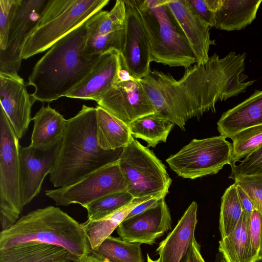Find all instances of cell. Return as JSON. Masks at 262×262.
Masks as SVG:
<instances>
[{
	"mask_svg": "<svg viewBox=\"0 0 262 262\" xmlns=\"http://www.w3.org/2000/svg\"><path fill=\"white\" fill-rule=\"evenodd\" d=\"M246 53L230 52L220 58L214 53L203 64L186 68L176 80L170 74L154 70L140 80L156 113L185 130L188 120L199 119L209 111L215 112L218 101H225L246 92L254 80L245 82Z\"/></svg>",
	"mask_w": 262,
	"mask_h": 262,
	"instance_id": "1",
	"label": "cell"
},
{
	"mask_svg": "<svg viewBox=\"0 0 262 262\" xmlns=\"http://www.w3.org/2000/svg\"><path fill=\"white\" fill-rule=\"evenodd\" d=\"M88 36L86 21L55 43L36 63L28 84L33 99L50 102L66 95L89 73L100 55H83Z\"/></svg>",
	"mask_w": 262,
	"mask_h": 262,
	"instance_id": "2",
	"label": "cell"
},
{
	"mask_svg": "<svg viewBox=\"0 0 262 262\" xmlns=\"http://www.w3.org/2000/svg\"><path fill=\"white\" fill-rule=\"evenodd\" d=\"M122 149L105 150L99 147L96 107L83 105L75 116L67 120L50 181L58 188L74 184L90 173L118 160Z\"/></svg>",
	"mask_w": 262,
	"mask_h": 262,
	"instance_id": "3",
	"label": "cell"
},
{
	"mask_svg": "<svg viewBox=\"0 0 262 262\" xmlns=\"http://www.w3.org/2000/svg\"><path fill=\"white\" fill-rule=\"evenodd\" d=\"M29 243L61 247L81 259L91 251L81 224L50 206L23 215L0 233V250Z\"/></svg>",
	"mask_w": 262,
	"mask_h": 262,
	"instance_id": "4",
	"label": "cell"
},
{
	"mask_svg": "<svg viewBox=\"0 0 262 262\" xmlns=\"http://www.w3.org/2000/svg\"><path fill=\"white\" fill-rule=\"evenodd\" d=\"M147 32L152 61L169 67L196 62L189 42L167 0H135Z\"/></svg>",
	"mask_w": 262,
	"mask_h": 262,
	"instance_id": "5",
	"label": "cell"
},
{
	"mask_svg": "<svg viewBox=\"0 0 262 262\" xmlns=\"http://www.w3.org/2000/svg\"><path fill=\"white\" fill-rule=\"evenodd\" d=\"M109 0H49L37 27L26 41L22 58L49 49L55 43L102 10Z\"/></svg>",
	"mask_w": 262,
	"mask_h": 262,
	"instance_id": "6",
	"label": "cell"
},
{
	"mask_svg": "<svg viewBox=\"0 0 262 262\" xmlns=\"http://www.w3.org/2000/svg\"><path fill=\"white\" fill-rule=\"evenodd\" d=\"M118 161L127 191L135 199L168 193L172 180L165 165L133 136L123 148Z\"/></svg>",
	"mask_w": 262,
	"mask_h": 262,
	"instance_id": "7",
	"label": "cell"
},
{
	"mask_svg": "<svg viewBox=\"0 0 262 262\" xmlns=\"http://www.w3.org/2000/svg\"><path fill=\"white\" fill-rule=\"evenodd\" d=\"M19 139L1 106L0 221L2 230L18 220L23 207L20 196Z\"/></svg>",
	"mask_w": 262,
	"mask_h": 262,
	"instance_id": "8",
	"label": "cell"
},
{
	"mask_svg": "<svg viewBox=\"0 0 262 262\" xmlns=\"http://www.w3.org/2000/svg\"><path fill=\"white\" fill-rule=\"evenodd\" d=\"M232 144L220 135L193 139L166 160L179 176L195 179L217 173L226 164L231 165Z\"/></svg>",
	"mask_w": 262,
	"mask_h": 262,
	"instance_id": "9",
	"label": "cell"
},
{
	"mask_svg": "<svg viewBox=\"0 0 262 262\" xmlns=\"http://www.w3.org/2000/svg\"><path fill=\"white\" fill-rule=\"evenodd\" d=\"M124 191H127V184L117 160L74 184L47 190L45 194L57 206L78 204L84 207L105 195Z\"/></svg>",
	"mask_w": 262,
	"mask_h": 262,
	"instance_id": "10",
	"label": "cell"
},
{
	"mask_svg": "<svg viewBox=\"0 0 262 262\" xmlns=\"http://www.w3.org/2000/svg\"><path fill=\"white\" fill-rule=\"evenodd\" d=\"M49 0H21L9 31L7 47L0 50V72L17 73L25 44L38 26Z\"/></svg>",
	"mask_w": 262,
	"mask_h": 262,
	"instance_id": "11",
	"label": "cell"
},
{
	"mask_svg": "<svg viewBox=\"0 0 262 262\" xmlns=\"http://www.w3.org/2000/svg\"><path fill=\"white\" fill-rule=\"evenodd\" d=\"M125 41L121 54L133 77L140 80L151 71V44L135 0L125 1Z\"/></svg>",
	"mask_w": 262,
	"mask_h": 262,
	"instance_id": "12",
	"label": "cell"
},
{
	"mask_svg": "<svg viewBox=\"0 0 262 262\" xmlns=\"http://www.w3.org/2000/svg\"><path fill=\"white\" fill-rule=\"evenodd\" d=\"M112 115L127 125L155 114V107L140 80L118 82L97 102Z\"/></svg>",
	"mask_w": 262,
	"mask_h": 262,
	"instance_id": "13",
	"label": "cell"
},
{
	"mask_svg": "<svg viewBox=\"0 0 262 262\" xmlns=\"http://www.w3.org/2000/svg\"><path fill=\"white\" fill-rule=\"evenodd\" d=\"M61 142L48 151L20 145V196L23 207L39 194L45 177L54 166Z\"/></svg>",
	"mask_w": 262,
	"mask_h": 262,
	"instance_id": "14",
	"label": "cell"
},
{
	"mask_svg": "<svg viewBox=\"0 0 262 262\" xmlns=\"http://www.w3.org/2000/svg\"><path fill=\"white\" fill-rule=\"evenodd\" d=\"M0 100L15 134L21 139L32 120L31 108L35 101L17 73L0 72Z\"/></svg>",
	"mask_w": 262,
	"mask_h": 262,
	"instance_id": "15",
	"label": "cell"
},
{
	"mask_svg": "<svg viewBox=\"0 0 262 262\" xmlns=\"http://www.w3.org/2000/svg\"><path fill=\"white\" fill-rule=\"evenodd\" d=\"M171 229V218L165 198L146 211L125 219L117 228L120 237L130 243L152 245Z\"/></svg>",
	"mask_w": 262,
	"mask_h": 262,
	"instance_id": "16",
	"label": "cell"
},
{
	"mask_svg": "<svg viewBox=\"0 0 262 262\" xmlns=\"http://www.w3.org/2000/svg\"><path fill=\"white\" fill-rule=\"evenodd\" d=\"M120 54L112 50L101 54L86 76L65 97L97 102L118 82Z\"/></svg>",
	"mask_w": 262,
	"mask_h": 262,
	"instance_id": "17",
	"label": "cell"
},
{
	"mask_svg": "<svg viewBox=\"0 0 262 262\" xmlns=\"http://www.w3.org/2000/svg\"><path fill=\"white\" fill-rule=\"evenodd\" d=\"M167 2L195 56L196 64H205L209 58L210 46L215 45V40L210 39L211 27L196 14L187 0Z\"/></svg>",
	"mask_w": 262,
	"mask_h": 262,
	"instance_id": "18",
	"label": "cell"
},
{
	"mask_svg": "<svg viewBox=\"0 0 262 262\" xmlns=\"http://www.w3.org/2000/svg\"><path fill=\"white\" fill-rule=\"evenodd\" d=\"M197 211V203L193 201L175 228L159 244L156 249L158 262H181L195 239Z\"/></svg>",
	"mask_w": 262,
	"mask_h": 262,
	"instance_id": "19",
	"label": "cell"
},
{
	"mask_svg": "<svg viewBox=\"0 0 262 262\" xmlns=\"http://www.w3.org/2000/svg\"><path fill=\"white\" fill-rule=\"evenodd\" d=\"M220 135L229 138L245 128L262 125V90L224 112L217 123Z\"/></svg>",
	"mask_w": 262,
	"mask_h": 262,
	"instance_id": "20",
	"label": "cell"
},
{
	"mask_svg": "<svg viewBox=\"0 0 262 262\" xmlns=\"http://www.w3.org/2000/svg\"><path fill=\"white\" fill-rule=\"evenodd\" d=\"M34 127L30 146L48 151L53 149L62 140L67 120L49 105H43L32 119Z\"/></svg>",
	"mask_w": 262,
	"mask_h": 262,
	"instance_id": "21",
	"label": "cell"
},
{
	"mask_svg": "<svg viewBox=\"0 0 262 262\" xmlns=\"http://www.w3.org/2000/svg\"><path fill=\"white\" fill-rule=\"evenodd\" d=\"M0 262H81L63 248L29 243L0 250Z\"/></svg>",
	"mask_w": 262,
	"mask_h": 262,
	"instance_id": "22",
	"label": "cell"
},
{
	"mask_svg": "<svg viewBox=\"0 0 262 262\" xmlns=\"http://www.w3.org/2000/svg\"><path fill=\"white\" fill-rule=\"evenodd\" d=\"M262 0H222L214 13L216 28L226 30H240L255 19Z\"/></svg>",
	"mask_w": 262,
	"mask_h": 262,
	"instance_id": "23",
	"label": "cell"
},
{
	"mask_svg": "<svg viewBox=\"0 0 262 262\" xmlns=\"http://www.w3.org/2000/svg\"><path fill=\"white\" fill-rule=\"evenodd\" d=\"M96 109L99 147L105 150H114L126 146L133 136L129 125L99 105Z\"/></svg>",
	"mask_w": 262,
	"mask_h": 262,
	"instance_id": "24",
	"label": "cell"
},
{
	"mask_svg": "<svg viewBox=\"0 0 262 262\" xmlns=\"http://www.w3.org/2000/svg\"><path fill=\"white\" fill-rule=\"evenodd\" d=\"M250 217L243 211L232 232L219 241V252L222 254L225 262H253L250 235Z\"/></svg>",
	"mask_w": 262,
	"mask_h": 262,
	"instance_id": "25",
	"label": "cell"
},
{
	"mask_svg": "<svg viewBox=\"0 0 262 262\" xmlns=\"http://www.w3.org/2000/svg\"><path fill=\"white\" fill-rule=\"evenodd\" d=\"M151 197L135 198L128 204L101 219L88 220L81 224L86 235L91 249L96 251L101 244L111 236L135 207Z\"/></svg>",
	"mask_w": 262,
	"mask_h": 262,
	"instance_id": "26",
	"label": "cell"
},
{
	"mask_svg": "<svg viewBox=\"0 0 262 262\" xmlns=\"http://www.w3.org/2000/svg\"><path fill=\"white\" fill-rule=\"evenodd\" d=\"M174 125L162 115L155 113L136 120L129 126L134 138L144 140L148 147H155L160 142H166Z\"/></svg>",
	"mask_w": 262,
	"mask_h": 262,
	"instance_id": "27",
	"label": "cell"
},
{
	"mask_svg": "<svg viewBox=\"0 0 262 262\" xmlns=\"http://www.w3.org/2000/svg\"><path fill=\"white\" fill-rule=\"evenodd\" d=\"M141 245L111 235L95 252L108 262H144Z\"/></svg>",
	"mask_w": 262,
	"mask_h": 262,
	"instance_id": "28",
	"label": "cell"
},
{
	"mask_svg": "<svg viewBox=\"0 0 262 262\" xmlns=\"http://www.w3.org/2000/svg\"><path fill=\"white\" fill-rule=\"evenodd\" d=\"M125 19V1L117 0L111 11L101 10L86 21L88 35L105 34L124 28Z\"/></svg>",
	"mask_w": 262,
	"mask_h": 262,
	"instance_id": "29",
	"label": "cell"
},
{
	"mask_svg": "<svg viewBox=\"0 0 262 262\" xmlns=\"http://www.w3.org/2000/svg\"><path fill=\"white\" fill-rule=\"evenodd\" d=\"M221 199L219 229L221 237L223 238L235 228L244 210L234 183L226 189Z\"/></svg>",
	"mask_w": 262,
	"mask_h": 262,
	"instance_id": "30",
	"label": "cell"
},
{
	"mask_svg": "<svg viewBox=\"0 0 262 262\" xmlns=\"http://www.w3.org/2000/svg\"><path fill=\"white\" fill-rule=\"evenodd\" d=\"M231 166L262 144V125L250 127L232 135Z\"/></svg>",
	"mask_w": 262,
	"mask_h": 262,
	"instance_id": "31",
	"label": "cell"
},
{
	"mask_svg": "<svg viewBox=\"0 0 262 262\" xmlns=\"http://www.w3.org/2000/svg\"><path fill=\"white\" fill-rule=\"evenodd\" d=\"M125 41V27L105 34L88 35L83 55L91 57L101 55L112 50L122 53Z\"/></svg>",
	"mask_w": 262,
	"mask_h": 262,
	"instance_id": "32",
	"label": "cell"
},
{
	"mask_svg": "<svg viewBox=\"0 0 262 262\" xmlns=\"http://www.w3.org/2000/svg\"><path fill=\"white\" fill-rule=\"evenodd\" d=\"M135 198L127 191L105 195L84 207L89 221L101 219L128 204Z\"/></svg>",
	"mask_w": 262,
	"mask_h": 262,
	"instance_id": "33",
	"label": "cell"
},
{
	"mask_svg": "<svg viewBox=\"0 0 262 262\" xmlns=\"http://www.w3.org/2000/svg\"><path fill=\"white\" fill-rule=\"evenodd\" d=\"M21 0H0V50H5L10 30Z\"/></svg>",
	"mask_w": 262,
	"mask_h": 262,
	"instance_id": "34",
	"label": "cell"
},
{
	"mask_svg": "<svg viewBox=\"0 0 262 262\" xmlns=\"http://www.w3.org/2000/svg\"><path fill=\"white\" fill-rule=\"evenodd\" d=\"M238 164L231 166L229 179L248 176H262V144Z\"/></svg>",
	"mask_w": 262,
	"mask_h": 262,
	"instance_id": "35",
	"label": "cell"
},
{
	"mask_svg": "<svg viewBox=\"0 0 262 262\" xmlns=\"http://www.w3.org/2000/svg\"><path fill=\"white\" fill-rule=\"evenodd\" d=\"M234 181L247 193L255 210L262 214V176H243Z\"/></svg>",
	"mask_w": 262,
	"mask_h": 262,
	"instance_id": "36",
	"label": "cell"
},
{
	"mask_svg": "<svg viewBox=\"0 0 262 262\" xmlns=\"http://www.w3.org/2000/svg\"><path fill=\"white\" fill-rule=\"evenodd\" d=\"M250 235L253 262H258V255L262 244V214L254 210L250 217Z\"/></svg>",
	"mask_w": 262,
	"mask_h": 262,
	"instance_id": "37",
	"label": "cell"
},
{
	"mask_svg": "<svg viewBox=\"0 0 262 262\" xmlns=\"http://www.w3.org/2000/svg\"><path fill=\"white\" fill-rule=\"evenodd\" d=\"M196 14L211 27L214 26V13L208 7L205 0H187Z\"/></svg>",
	"mask_w": 262,
	"mask_h": 262,
	"instance_id": "38",
	"label": "cell"
},
{
	"mask_svg": "<svg viewBox=\"0 0 262 262\" xmlns=\"http://www.w3.org/2000/svg\"><path fill=\"white\" fill-rule=\"evenodd\" d=\"M166 195L164 194H160L146 200L135 207L125 219L131 217L151 208L156 205L161 199L165 198Z\"/></svg>",
	"mask_w": 262,
	"mask_h": 262,
	"instance_id": "39",
	"label": "cell"
},
{
	"mask_svg": "<svg viewBox=\"0 0 262 262\" xmlns=\"http://www.w3.org/2000/svg\"><path fill=\"white\" fill-rule=\"evenodd\" d=\"M181 262H206L201 253V246L195 238Z\"/></svg>",
	"mask_w": 262,
	"mask_h": 262,
	"instance_id": "40",
	"label": "cell"
},
{
	"mask_svg": "<svg viewBox=\"0 0 262 262\" xmlns=\"http://www.w3.org/2000/svg\"><path fill=\"white\" fill-rule=\"evenodd\" d=\"M235 184H236L238 198L243 210L248 216L250 217L252 211L255 210L254 206L245 191L239 185L236 183Z\"/></svg>",
	"mask_w": 262,
	"mask_h": 262,
	"instance_id": "41",
	"label": "cell"
},
{
	"mask_svg": "<svg viewBox=\"0 0 262 262\" xmlns=\"http://www.w3.org/2000/svg\"><path fill=\"white\" fill-rule=\"evenodd\" d=\"M136 79L127 70L121 53L120 55V66L118 72V82H124Z\"/></svg>",
	"mask_w": 262,
	"mask_h": 262,
	"instance_id": "42",
	"label": "cell"
},
{
	"mask_svg": "<svg viewBox=\"0 0 262 262\" xmlns=\"http://www.w3.org/2000/svg\"><path fill=\"white\" fill-rule=\"evenodd\" d=\"M81 262H108L100 256L97 252L91 250V252L83 258Z\"/></svg>",
	"mask_w": 262,
	"mask_h": 262,
	"instance_id": "43",
	"label": "cell"
},
{
	"mask_svg": "<svg viewBox=\"0 0 262 262\" xmlns=\"http://www.w3.org/2000/svg\"><path fill=\"white\" fill-rule=\"evenodd\" d=\"M215 262H225L222 254L219 252L216 255Z\"/></svg>",
	"mask_w": 262,
	"mask_h": 262,
	"instance_id": "44",
	"label": "cell"
},
{
	"mask_svg": "<svg viewBox=\"0 0 262 262\" xmlns=\"http://www.w3.org/2000/svg\"><path fill=\"white\" fill-rule=\"evenodd\" d=\"M258 260L259 261H262V244L261 245V247L260 248V250L258 253Z\"/></svg>",
	"mask_w": 262,
	"mask_h": 262,
	"instance_id": "45",
	"label": "cell"
},
{
	"mask_svg": "<svg viewBox=\"0 0 262 262\" xmlns=\"http://www.w3.org/2000/svg\"><path fill=\"white\" fill-rule=\"evenodd\" d=\"M147 262H158V261L157 260H152V259L150 258L149 255L147 254Z\"/></svg>",
	"mask_w": 262,
	"mask_h": 262,
	"instance_id": "46",
	"label": "cell"
}]
</instances>
